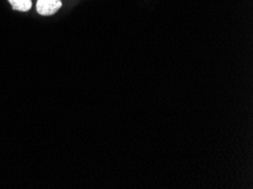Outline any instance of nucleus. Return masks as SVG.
<instances>
[{"mask_svg": "<svg viewBox=\"0 0 253 189\" xmlns=\"http://www.w3.org/2000/svg\"><path fill=\"white\" fill-rule=\"evenodd\" d=\"M14 10L29 11L32 7V0H8Z\"/></svg>", "mask_w": 253, "mask_h": 189, "instance_id": "f03ea898", "label": "nucleus"}, {"mask_svg": "<svg viewBox=\"0 0 253 189\" xmlns=\"http://www.w3.org/2000/svg\"><path fill=\"white\" fill-rule=\"evenodd\" d=\"M63 2L61 0H38L37 11L42 16H50L58 11Z\"/></svg>", "mask_w": 253, "mask_h": 189, "instance_id": "f257e3e1", "label": "nucleus"}]
</instances>
